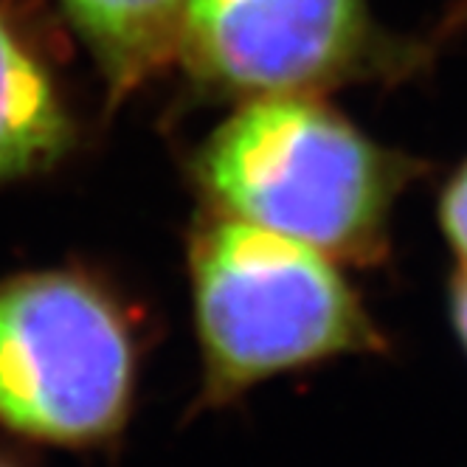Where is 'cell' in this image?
I'll return each instance as SVG.
<instances>
[{
    "instance_id": "6da1fadb",
    "label": "cell",
    "mask_w": 467,
    "mask_h": 467,
    "mask_svg": "<svg viewBox=\"0 0 467 467\" xmlns=\"http://www.w3.org/2000/svg\"><path fill=\"white\" fill-rule=\"evenodd\" d=\"M192 298L209 409L279 375L386 349L327 254L234 217L194 237Z\"/></svg>"
},
{
    "instance_id": "277c9868",
    "label": "cell",
    "mask_w": 467,
    "mask_h": 467,
    "mask_svg": "<svg viewBox=\"0 0 467 467\" xmlns=\"http://www.w3.org/2000/svg\"><path fill=\"white\" fill-rule=\"evenodd\" d=\"M363 0H186L183 37L200 68L237 90L285 96L349 59Z\"/></svg>"
},
{
    "instance_id": "3957f363",
    "label": "cell",
    "mask_w": 467,
    "mask_h": 467,
    "mask_svg": "<svg viewBox=\"0 0 467 467\" xmlns=\"http://www.w3.org/2000/svg\"><path fill=\"white\" fill-rule=\"evenodd\" d=\"M200 175L234 217L329 259H372L383 245L391 172L358 130L302 99L243 108L209 141Z\"/></svg>"
},
{
    "instance_id": "ba28073f",
    "label": "cell",
    "mask_w": 467,
    "mask_h": 467,
    "mask_svg": "<svg viewBox=\"0 0 467 467\" xmlns=\"http://www.w3.org/2000/svg\"><path fill=\"white\" fill-rule=\"evenodd\" d=\"M451 316H453V327L456 336L467 352V268L459 276V282L453 285V296H451Z\"/></svg>"
},
{
    "instance_id": "5b68a950",
    "label": "cell",
    "mask_w": 467,
    "mask_h": 467,
    "mask_svg": "<svg viewBox=\"0 0 467 467\" xmlns=\"http://www.w3.org/2000/svg\"><path fill=\"white\" fill-rule=\"evenodd\" d=\"M71 127L40 57L0 9V181L54 163Z\"/></svg>"
},
{
    "instance_id": "7a4b0ae2",
    "label": "cell",
    "mask_w": 467,
    "mask_h": 467,
    "mask_svg": "<svg viewBox=\"0 0 467 467\" xmlns=\"http://www.w3.org/2000/svg\"><path fill=\"white\" fill-rule=\"evenodd\" d=\"M147 338L124 298L79 271L0 282V428L37 445L93 451L136 409Z\"/></svg>"
},
{
    "instance_id": "52a82bcc",
    "label": "cell",
    "mask_w": 467,
    "mask_h": 467,
    "mask_svg": "<svg viewBox=\"0 0 467 467\" xmlns=\"http://www.w3.org/2000/svg\"><path fill=\"white\" fill-rule=\"evenodd\" d=\"M442 225H445L451 245L464 259V268H467V166L453 178L451 189L445 192Z\"/></svg>"
},
{
    "instance_id": "8992f818",
    "label": "cell",
    "mask_w": 467,
    "mask_h": 467,
    "mask_svg": "<svg viewBox=\"0 0 467 467\" xmlns=\"http://www.w3.org/2000/svg\"><path fill=\"white\" fill-rule=\"evenodd\" d=\"M102 57L110 77L130 82L170 54L183 35L186 0H62Z\"/></svg>"
},
{
    "instance_id": "9c48e42d",
    "label": "cell",
    "mask_w": 467,
    "mask_h": 467,
    "mask_svg": "<svg viewBox=\"0 0 467 467\" xmlns=\"http://www.w3.org/2000/svg\"><path fill=\"white\" fill-rule=\"evenodd\" d=\"M0 467H9V464H4V462H0Z\"/></svg>"
}]
</instances>
